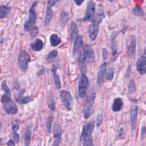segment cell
Masks as SVG:
<instances>
[{"instance_id": "52a82bcc", "label": "cell", "mask_w": 146, "mask_h": 146, "mask_svg": "<svg viewBox=\"0 0 146 146\" xmlns=\"http://www.w3.org/2000/svg\"><path fill=\"white\" fill-rule=\"evenodd\" d=\"M88 85V79L87 77L85 75V74H82L80 76L78 86V94L80 98H83L85 96Z\"/></svg>"}, {"instance_id": "603a6c76", "label": "cell", "mask_w": 146, "mask_h": 146, "mask_svg": "<svg viewBox=\"0 0 146 146\" xmlns=\"http://www.w3.org/2000/svg\"><path fill=\"white\" fill-rule=\"evenodd\" d=\"M31 127L27 126L25 131V146H29L31 137Z\"/></svg>"}, {"instance_id": "d6986e66", "label": "cell", "mask_w": 146, "mask_h": 146, "mask_svg": "<svg viewBox=\"0 0 146 146\" xmlns=\"http://www.w3.org/2000/svg\"><path fill=\"white\" fill-rule=\"evenodd\" d=\"M104 18V11L102 8H99L96 14L94 15L93 19L91 20V22L95 23L96 24L99 25L100 23L102 21L103 18Z\"/></svg>"}, {"instance_id": "7a4b0ae2", "label": "cell", "mask_w": 146, "mask_h": 146, "mask_svg": "<svg viewBox=\"0 0 146 146\" xmlns=\"http://www.w3.org/2000/svg\"><path fill=\"white\" fill-rule=\"evenodd\" d=\"M94 129V123L91 121L85 124L82 129L81 139L83 141V146H93V139L92 134Z\"/></svg>"}, {"instance_id": "277c9868", "label": "cell", "mask_w": 146, "mask_h": 146, "mask_svg": "<svg viewBox=\"0 0 146 146\" xmlns=\"http://www.w3.org/2000/svg\"><path fill=\"white\" fill-rule=\"evenodd\" d=\"M38 1L34 2L29 9V18L24 25V30L26 31H30L34 28L35 24L36 21V14L35 7L38 3Z\"/></svg>"}, {"instance_id": "f35d334b", "label": "cell", "mask_w": 146, "mask_h": 146, "mask_svg": "<svg viewBox=\"0 0 146 146\" xmlns=\"http://www.w3.org/2000/svg\"><path fill=\"white\" fill-rule=\"evenodd\" d=\"M102 57L103 58V59H106L108 57V52L107 51L106 48H103L102 49Z\"/></svg>"}, {"instance_id": "ee69618b", "label": "cell", "mask_w": 146, "mask_h": 146, "mask_svg": "<svg viewBox=\"0 0 146 146\" xmlns=\"http://www.w3.org/2000/svg\"><path fill=\"white\" fill-rule=\"evenodd\" d=\"M14 87L16 90H18L19 88V85L18 82H14Z\"/></svg>"}, {"instance_id": "e575fe53", "label": "cell", "mask_w": 146, "mask_h": 146, "mask_svg": "<svg viewBox=\"0 0 146 146\" xmlns=\"http://www.w3.org/2000/svg\"><path fill=\"white\" fill-rule=\"evenodd\" d=\"M1 88L2 89L5 91L6 95L10 96V90L9 89V88L7 87V84H6V82L5 80H3L2 83H1Z\"/></svg>"}, {"instance_id": "d590c367", "label": "cell", "mask_w": 146, "mask_h": 146, "mask_svg": "<svg viewBox=\"0 0 146 146\" xmlns=\"http://www.w3.org/2000/svg\"><path fill=\"white\" fill-rule=\"evenodd\" d=\"M48 107L51 111H54L55 110V103L52 98H50L48 100Z\"/></svg>"}, {"instance_id": "5b68a950", "label": "cell", "mask_w": 146, "mask_h": 146, "mask_svg": "<svg viewBox=\"0 0 146 146\" xmlns=\"http://www.w3.org/2000/svg\"><path fill=\"white\" fill-rule=\"evenodd\" d=\"M95 97L96 94L94 91L90 92L87 96L83 107V114L84 119H88L90 117L91 108L94 103Z\"/></svg>"}, {"instance_id": "d4e9b609", "label": "cell", "mask_w": 146, "mask_h": 146, "mask_svg": "<svg viewBox=\"0 0 146 146\" xmlns=\"http://www.w3.org/2000/svg\"><path fill=\"white\" fill-rule=\"evenodd\" d=\"M61 38L56 34H52L50 37V41L52 46L55 47L61 42Z\"/></svg>"}, {"instance_id": "e0dca14e", "label": "cell", "mask_w": 146, "mask_h": 146, "mask_svg": "<svg viewBox=\"0 0 146 146\" xmlns=\"http://www.w3.org/2000/svg\"><path fill=\"white\" fill-rule=\"evenodd\" d=\"M78 30L76 24L74 21H72L70 23V38L72 42H75L78 38Z\"/></svg>"}, {"instance_id": "f1b7e54d", "label": "cell", "mask_w": 146, "mask_h": 146, "mask_svg": "<svg viewBox=\"0 0 146 146\" xmlns=\"http://www.w3.org/2000/svg\"><path fill=\"white\" fill-rule=\"evenodd\" d=\"M132 11L136 16L141 17V16L144 15L143 10L140 7H139L138 6H136L135 7H134L132 10Z\"/></svg>"}, {"instance_id": "6da1fadb", "label": "cell", "mask_w": 146, "mask_h": 146, "mask_svg": "<svg viewBox=\"0 0 146 146\" xmlns=\"http://www.w3.org/2000/svg\"><path fill=\"white\" fill-rule=\"evenodd\" d=\"M78 52L79 69L82 74H85L87 71L86 63H91L93 61L94 52L90 46L86 44L78 51Z\"/></svg>"}, {"instance_id": "3957f363", "label": "cell", "mask_w": 146, "mask_h": 146, "mask_svg": "<svg viewBox=\"0 0 146 146\" xmlns=\"http://www.w3.org/2000/svg\"><path fill=\"white\" fill-rule=\"evenodd\" d=\"M1 102L2 105L3 110L9 115H15L18 113V109L14 102L11 99L10 96L4 94L2 96Z\"/></svg>"}, {"instance_id": "2e32d148", "label": "cell", "mask_w": 146, "mask_h": 146, "mask_svg": "<svg viewBox=\"0 0 146 146\" xmlns=\"http://www.w3.org/2000/svg\"><path fill=\"white\" fill-rule=\"evenodd\" d=\"M117 34V33L116 31H113L111 34V50H112V59L113 60H115V58L116 57L117 51V47L116 44L115 39L116 37V35Z\"/></svg>"}, {"instance_id": "484cf974", "label": "cell", "mask_w": 146, "mask_h": 146, "mask_svg": "<svg viewBox=\"0 0 146 146\" xmlns=\"http://www.w3.org/2000/svg\"><path fill=\"white\" fill-rule=\"evenodd\" d=\"M43 43L40 39H36L35 41L31 44V48L35 51H39L43 48Z\"/></svg>"}, {"instance_id": "44dd1931", "label": "cell", "mask_w": 146, "mask_h": 146, "mask_svg": "<svg viewBox=\"0 0 146 146\" xmlns=\"http://www.w3.org/2000/svg\"><path fill=\"white\" fill-rule=\"evenodd\" d=\"M123 101L121 98H116L114 99L112 106V109L113 111L117 112L121 110L122 106H123Z\"/></svg>"}, {"instance_id": "8fae6325", "label": "cell", "mask_w": 146, "mask_h": 146, "mask_svg": "<svg viewBox=\"0 0 146 146\" xmlns=\"http://www.w3.org/2000/svg\"><path fill=\"white\" fill-rule=\"evenodd\" d=\"M53 136L54 140L52 146H59L62 138V130L58 122H56L54 124L53 129Z\"/></svg>"}, {"instance_id": "83f0119b", "label": "cell", "mask_w": 146, "mask_h": 146, "mask_svg": "<svg viewBox=\"0 0 146 146\" xmlns=\"http://www.w3.org/2000/svg\"><path fill=\"white\" fill-rule=\"evenodd\" d=\"M53 72V78L54 80V84L55 85V87L57 89H59L61 87V83H60V80L59 78V75L56 74V72Z\"/></svg>"}, {"instance_id": "f546056e", "label": "cell", "mask_w": 146, "mask_h": 146, "mask_svg": "<svg viewBox=\"0 0 146 146\" xmlns=\"http://www.w3.org/2000/svg\"><path fill=\"white\" fill-rule=\"evenodd\" d=\"M21 122L19 119H15L13 121L12 124V130L13 133H17L20 127Z\"/></svg>"}, {"instance_id": "7402d4cb", "label": "cell", "mask_w": 146, "mask_h": 146, "mask_svg": "<svg viewBox=\"0 0 146 146\" xmlns=\"http://www.w3.org/2000/svg\"><path fill=\"white\" fill-rule=\"evenodd\" d=\"M11 11V7L10 6L1 5H0V19L6 17Z\"/></svg>"}, {"instance_id": "8992f818", "label": "cell", "mask_w": 146, "mask_h": 146, "mask_svg": "<svg viewBox=\"0 0 146 146\" xmlns=\"http://www.w3.org/2000/svg\"><path fill=\"white\" fill-rule=\"evenodd\" d=\"M30 56L25 50L20 51L18 57V63L19 68L23 71L27 70L29 63L30 62Z\"/></svg>"}, {"instance_id": "8d00e7d4", "label": "cell", "mask_w": 146, "mask_h": 146, "mask_svg": "<svg viewBox=\"0 0 146 146\" xmlns=\"http://www.w3.org/2000/svg\"><path fill=\"white\" fill-rule=\"evenodd\" d=\"M102 120H103V116L102 114H98L96 117V125L97 126H100V124L102 123Z\"/></svg>"}, {"instance_id": "cb8c5ba5", "label": "cell", "mask_w": 146, "mask_h": 146, "mask_svg": "<svg viewBox=\"0 0 146 146\" xmlns=\"http://www.w3.org/2000/svg\"><path fill=\"white\" fill-rule=\"evenodd\" d=\"M83 45V38L82 36H79L75 40L74 46V53L78 52L82 48Z\"/></svg>"}, {"instance_id": "4fadbf2b", "label": "cell", "mask_w": 146, "mask_h": 146, "mask_svg": "<svg viewBox=\"0 0 146 146\" xmlns=\"http://www.w3.org/2000/svg\"><path fill=\"white\" fill-rule=\"evenodd\" d=\"M107 66V63L104 62L100 67L97 77V84L99 86H101L104 81V77L106 72Z\"/></svg>"}, {"instance_id": "60d3db41", "label": "cell", "mask_w": 146, "mask_h": 146, "mask_svg": "<svg viewBox=\"0 0 146 146\" xmlns=\"http://www.w3.org/2000/svg\"><path fill=\"white\" fill-rule=\"evenodd\" d=\"M7 146H15L14 140L10 139L7 143Z\"/></svg>"}, {"instance_id": "ab89813d", "label": "cell", "mask_w": 146, "mask_h": 146, "mask_svg": "<svg viewBox=\"0 0 146 146\" xmlns=\"http://www.w3.org/2000/svg\"><path fill=\"white\" fill-rule=\"evenodd\" d=\"M13 137L16 143H18L19 141V136L17 133H13Z\"/></svg>"}, {"instance_id": "ac0fdd59", "label": "cell", "mask_w": 146, "mask_h": 146, "mask_svg": "<svg viewBox=\"0 0 146 146\" xmlns=\"http://www.w3.org/2000/svg\"><path fill=\"white\" fill-rule=\"evenodd\" d=\"M136 39L133 35H132L130 38V43L127 50V54L129 57H131L133 55L135 52V48H136Z\"/></svg>"}, {"instance_id": "ba28073f", "label": "cell", "mask_w": 146, "mask_h": 146, "mask_svg": "<svg viewBox=\"0 0 146 146\" xmlns=\"http://www.w3.org/2000/svg\"><path fill=\"white\" fill-rule=\"evenodd\" d=\"M60 98L65 107L71 110L73 106V99L70 92L67 90H62L60 92Z\"/></svg>"}, {"instance_id": "836d02e7", "label": "cell", "mask_w": 146, "mask_h": 146, "mask_svg": "<svg viewBox=\"0 0 146 146\" xmlns=\"http://www.w3.org/2000/svg\"><path fill=\"white\" fill-rule=\"evenodd\" d=\"M113 75H114V68L112 67H110L107 70L106 79L108 80H111L112 79Z\"/></svg>"}, {"instance_id": "9a60e30c", "label": "cell", "mask_w": 146, "mask_h": 146, "mask_svg": "<svg viewBox=\"0 0 146 146\" xmlns=\"http://www.w3.org/2000/svg\"><path fill=\"white\" fill-rule=\"evenodd\" d=\"M136 69L140 74L144 75L146 73V59L140 58L136 62Z\"/></svg>"}, {"instance_id": "74e56055", "label": "cell", "mask_w": 146, "mask_h": 146, "mask_svg": "<svg viewBox=\"0 0 146 146\" xmlns=\"http://www.w3.org/2000/svg\"><path fill=\"white\" fill-rule=\"evenodd\" d=\"M38 33V27H36V26H35L33 30H31L30 31V35H31V36H32L33 38H34V37H35V36H36V35H37Z\"/></svg>"}, {"instance_id": "30bf717a", "label": "cell", "mask_w": 146, "mask_h": 146, "mask_svg": "<svg viewBox=\"0 0 146 146\" xmlns=\"http://www.w3.org/2000/svg\"><path fill=\"white\" fill-rule=\"evenodd\" d=\"M56 2H57L56 0H49L47 2L46 14L45 16L44 21V25L45 26H47L50 23V21L52 17V13H53L52 10V7L54 6Z\"/></svg>"}, {"instance_id": "4dcf8cb0", "label": "cell", "mask_w": 146, "mask_h": 146, "mask_svg": "<svg viewBox=\"0 0 146 146\" xmlns=\"http://www.w3.org/2000/svg\"><path fill=\"white\" fill-rule=\"evenodd\" d=\"M68 17H69L68 14L64 11H62L60 14V23L62 24H64L68 19Z\"/></svg>"}, {"instance_id": "d6a6232c", "label": "cell", "mask_w": 146, "mask_h": 146, "mask_svg": "<svg viewBox=\"0 0 146 146\" xmlns=\"http://www.w3.org/2000/svg\"><path fill=\"white\" fill-rule=\"evenodd\" d=\"M57 54H58L57 51L56 50H53L47 54V57H46V59L48 61L51 60H52L53 59H54L56 57Z\"/></svg>"}, {"instance_id": "7c38bea8", "label": "cell", "mask_w": 146, "mask_h": 146, "mask_svg": "<svg viewBox=\"0 0 146 146\" xmlns=\"http://www.w3.org/2000/svg\"><path fill=\"white\" fill-rule=\"evenodd\" d=\"M99 25L91 22L88 27V35L91 40L94 41L96 38L99 33Z\"/></svg>"}, {"instance_id": "7bdbcfd3", "label": "cell", "mask_w": 146, "mask_h": 146, "mask_svg": "<svg viewBox=\"0 0 146 146\" xmlns=\"http://www.w3.org/2000/svg\"><path fill=\"white\" fill-rule=\"evenodd\" d=\"M141 58H143L144 59L146 58V47L144 48V50H143V53L141 55Z\"/></svg>"}, {"instance_id": "f6af8a7d", "label": "cell", "mask_w": 146, "mask_h": 146, "mask_svg": "<svg viewBox=\"0 0 146 146\" xmlns=\"http://www.w3.org/2000/svg\"><path fill=\"white\" fill-rule=\"evenodd\" d=\"M74 2L78 5H80L83 2V1H77V0H75Z\"/></svg>"}, {"instance_id": "ffe728a7", "label": "cell", "mask_w": 146, "mask_h": 146, "mask_svg": "<svg viewBox=\"0 0 146 146\" xmlns=\"http://www.w3.org/2000/svg\"><path fill=\"white\" fill-rule=\"evenodd\" d=\"M25 91H22L18 98L16 99V102L18 103L22 104H26L31 100V98L30 96H24Z\"/></svg>"}, {"instance_id": "1f68e13d", "label": "cell", "mask_w": 146, "mask_h": 146, "mask_svg": "<svg viewBox=\"0 0 146 146\" xmlns=\"http://www.w3.org/2000/svg\"><path fill=\"white\" fill-rule=\"evenodd\" d=\"M128 90L129 93L131 94H133L135 92V90H136L135 84V82L133 79H131L129 81L128 87Z\"/></svg>"}, {"instance_id": "b9f144b4", "label": "cell", "mask_w": 146, "mask_h": 146, "mask_svg": "<svg viewBox=\"0 0 146 146\" xmlns=\"http://www.w3.org/2000/svg\"><path fill=\"white\" fill-rule=\"evenodd\" d=\"M131 66L129 65L127 69V71H126V76L128 77L129 74H130V72H131Z\"/></svg>"}, {"instance_id": "5bb4252c", "label": "cell", "mask_w": 146, "mask_h": 146, "mask_svg": "<svg viewBox=\"0 0 146 146\" xmlns=\"http://www.w3.org/2000/svg\"><path fill=\"white\" fill-rule=\"evenodd\" d=\"M138 114V107L136 106H132L130 109V119H131V125L132 129L135 128L137 117Z\"/></svg>"}, {"instance_id": "9c48e42d", "label": "cell", "mask_w": 146, "mask_h": 146, "mask_svg": "<svg viewBox=\"0 0 146 146\" xmlns=\"http://www.w3.org/2000/svg\"><path fill=\"white\" fill-rule=\"evenodd\" d=\"M95 13V3L92 1H90L87 3V9L82 19L83 21H91Z\"/></svg>"}, {"instance_id": "4316f807", "label": "cell", "mask_w": 146, "mask_h": 146, "mask_svg": "<svg viewBox=\"0 0 146 146\" xmlns=\"http://www.w3.org/2000/svg\"><path fill=\"white\" fill-rule=\"evenodd\" d=\"M54 121V116L52 115H50L48 116L46 121V128L48 133H50L51 132V127Z\"/></svg>"}]
</instances>
